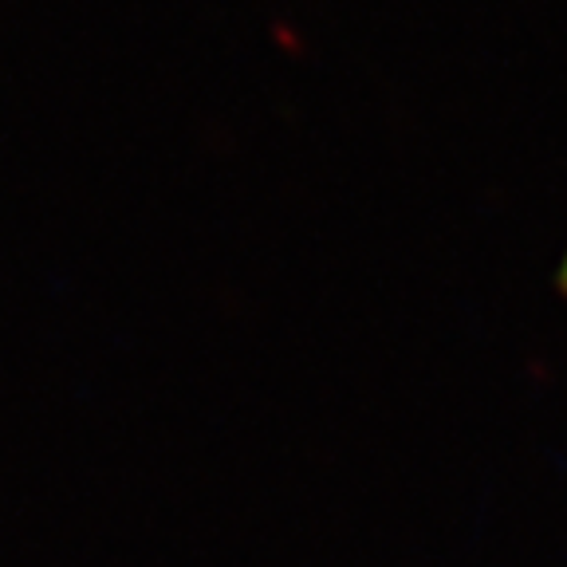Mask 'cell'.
I'll return each instance as SVG.
<instances>
[{
	"label": "cell",
	"mask_w": 567,
	"mask_h": 567,
	"mask_svg": "<svg viewBox=\"0 0 567 567\" xmlns=\"http://www.w3.org/2000/svg\"><path fill=\"white\" fill-rule=\"evenodd\" d=\"M559 284H564V292H567V260H564V272H559Z\"/></svg>",
	"instance_id": "obj_1"
}]
</instances>
